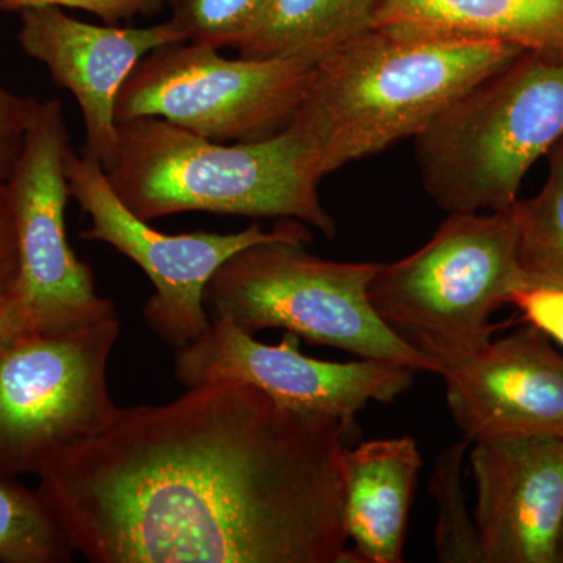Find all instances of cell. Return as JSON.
<instances>
[{"instance_id": "cell-1", "label": "cell", "mask_w": 563, "mask_h": 563, "mask_svg": "<svg viewBox=\"0 0 563 563\" xmlns=\"http://www.w3.org/2000/svg\"><path fill=\"white\" fill-rule=\"evenodd\" d=\"M351 428L213 380L120 407L38 492L92 563H358L344 528Z\"/></svg>"}, {"instance_id": "cell-2", "label": "cell", "mask_w": 563, "mask_h": 563, "mask_svg": "<svg viewBox=\"0 0 563 563\" xmlns=\"http://www.w3.org/2000/svg\"><path fill=\"white\" fill-rule=\"evenodd\" d=\"M521 52L493 41L404 38L372 29L317 62L288 128L324 179L347 163L415 139Z\"/></svg>"}, {"instance_id": "cell-3", "label": "cell", "mask_w": 563, "mask_h": 563, "mask_svg": "<svg viewBox=\"0 0 563 563\" xmlns=\"http://www.w3.org/2000/svg\"><path fill=\"white\" fill-rule=\"evenodd\" d=\"M114 195L141 220L184 211L298 220L332 239L336 222L291 129L246 143L203 139L161 118L118 122V154L106 172Z\"/></svg>"}, {"instance_id": "cell-4", "label": "cell", "mask_w": 563, "mask_h": 563, "mask_svg": "<svg viewBox=\"0 0 563 563\" xmlns=\"http://www.w3.org/2000/svg\"><path fill=\"white\" fill-rule=\"evenodd\" d=\"M563 139V49L525 51L415 136L424 190L446 213L510 209Z\"/></svg>"}, {"instance_id": "cell-5", "label": "cell", "mask_w": 563, "mask_h": 563, "mask_svg": "<svg viewBox=\"0 0 563 563\" xmlns=\"http://www.w3.org/2000/svg\"><path fill=\"white\" fill-rule=\"evenodd\" d=\"M310 240L306 231L252 244L222 263L206 288L213 317L250 335L282 329L314 346L439 373L374 309L368 288L379 263L324 261L303 247Z\"/></svg>"}, {"instance_id": "cell-6", "label": "cell", "mask_w": 563, "mask_h": 563, "mask_svg": "<svg viewBox=\"0 0 563 563\" xmlns=\"http://www.w3.org/2000/svg\"><path fill=\"white\" fill-rule=\"evenodd\" d=\"M517 242L514 206L451 213L421 250L377 265L369 299L393 331L435 362L476 350L490 342L492 314L528 287Z\"/></svg>"}, {"instance_id": "cell-7", "label": "cell", "mask_w": 563, "mask_h": 563, "mask_svg": "<svg viewBox=\"0 0 563 563\" xmlns=\"http://www.w3.org/2000/svg\"><path fill=\"white\" fill-rule=\"evenodd\" d=\"M121 333L118 312L31 331L0 346V481L40 476L101 432L120 406L107 369Z\"/></svg>"}, {"instance_id": "cell-8", "label": "cell", "mask_w": 563, "mask_h": 563, "mask_svg": "<svg viewBox=\"0 0 563 563\" xmlns=\"http://www.w3.org/2000/svg\"><path fill=\"white\" fill-rule=\"evenodd\" d=\"M318 60L221 57L203 44L150 52L117 99V121L161 118L220 143L258 141L284 131L306 96Z\"/></svg>"}, {"instance_id": "cell-9", "label": "cell", "mask_w": 563, "mask_h": 563, "mask_svg": "<svg viewBox=\"0 0 563 563\" xmlns=\"http://www.w3.org/2000/svg\"><path fill=\"white\" fill-rule=\"evenodd\" d=\"M66 177L69 198L76 199L91 220L80 239L109 244L146 273L155 292L144 303V320L152 333L176 351L209 329L206 288L222 263L252 244L307 231L299 222L287 220L272 232L252 224L236 233L166 235L121 202L99 163L69 150Z\"/></svg>"}, {"instance_id": "cell-10", "label": "cell", "mask_w": 563, "mask_h": 563, "mask_svg": "<svg viewBox=\"0 0 563 563\" xmlns=\"http://www.w3.org/2000/svg\"><path fill=\"white\" fill-rule=\"evenodd\" d=\"M69 150L60 101L40 102L5 181L20 255L16 298L35 331H63L117 312L66 235Z\"/></svg>"}, {"instance_id": "cell-11", "label": "cell", "mask_w": 563, "mask_h": 563, "mask_svg": "<svg viewBox=\"0 0 563 563\" xmlns=\"http://www.w3.org/2000/svg\"><path fill=\"white\" fill-rule=\"evenodd\" d=\"M413 374L409 366L373 358L318 361L299 351L296 333L285 332L280 343L266 344L213 314L209 329L174 354V377L185 388L239 380L290 409L350 426L369 402L391 404L409 390Z\"/></svg>"}, {"instance_id": "cell-12", "label": "cell", "mask_w": 563, "mask_h": 563, "mask_svg": "<svg viewBox=\"0 0 563 563\" xmlns=\"http://www.w3.org/2000/svg\"><path fill=\"white\" fill-rule=\"evenodd\" d=\"M437 363L466 442L563 435V355L533 325Z\"/></svg>"}, {"instance_id": "cell-13", "label": "cell", "mask_w": 563, "mask_h": 563, "mask_svg": "<svg viewBox=\"0 0 563 563\" xmlns=\"http://www.w3.org/2000/svg\"><path fill=\"white\" fill-rule=\"evenodd\" d=\"M20 13L22 51L76 98L85 125L81 155L107 172L118 154L114 110L122 85L150 52L185 43V36L169 20L151 27H114L88 24L55 7Z\"/></svg>"}, {"instance_id": "cell-14", "label": "cell", "mask_w": 563, "mask_h": 563, "mask_svg": "<svg viewBox=\"0 0 563 563\" xmlns=\"http://www.w3.org/2000/svg\"><path fill=\"white\" fill-rule=\"evenodd\" d=\"M483 563L563 562V435L474 443Z\"/></svg>"}, {"instance_id": "cell-15", "label": "cell", "mask_w": 563, "mask_h": 563, "mask_svg": "<svg viewBox=\"0 0 563 563\" xmlns=\"http://www.w3.org/2000/svg\"><path fill=\"white\" fill-rule=\"evenodd\" d=\"M422 457L412 437L343 453L344 528L358 563H401Z\"/></svg>"}, {"instance_id": "cell-16", "label": "cell", "mask_w": 563, "mask_h": 563, "mask_svg": "<svg viewBox=\"0 0 563 563\" xmlns=\"http://www.w3.org/2000/svg\"><path fill=\"white\" fill-rule=\"evenodd\" d=\"M373 29L404 38L563 49V0H383Z\"/></svg>"}, {"instance_id": "cell-17", "label": "cell", "mask_w": 563, "mask_h": 563, "mask_svg": "<svg viewBox=\"0 0 563 563\" xmlns=\"http://www.w3.org/2000/svg\"><path fill=\"white\" fill-rule=\"evenodd\" d=\"M383 0H273L258 24L233 49L244 58L320 60L372 31Z\"/></svg>"}, {"instance_id": "cell-18", "label": "cell", "mask_w": 563, "mask_h": 563, "mask_svg": "<svg viewBox=\"0 0 563 563\" xmlns=\"http://www.w3.org/2000/svg\"><path fill=\"white\" fill-rule=\"evenodd\" d=\"M547 157L542 190L514 203L518 263L528 287L563 288V139Z\"/></svg>"}, {"instance_id": "cell-19", "label": "cell", "mask_w": 563, "mask_h": 563, "mask_svg": "<svg viewBox=\"0 0 563 563\" xmlns=\"http://www.w3.org/2000/svg\"><path fill=\"white\" fill-rule=\"evenodd\" d=\"M74 551L38 488L0 481V563H66Z\"/></svg>"}, {"instance_id": "cell-20", "label": "cell", "mask_w": 563, "mask_h": 563, "mask_svg": "<svg viewBox=\"0 0 563 563\" xmlns=\"http://www.w3.org/2000/svg\"><path fill=\"white\" fill-rule=\"evenodd\" d=\"M468 442L448 448L437 457L431 490L439 506L435 550L440 562L483 563L476 521L466 510L463 457Z\"/></svg>"}, {"instance_id": "cell-21", "label": "cell", "mask_w": 563, "mask_h": 563, "mask_svg": "<svg viewBox=\"0 0 563 563\" xmlns=\"http://www.w3.org/2000/svg\"><path fill=\"white\" fill-rule=\"evenodd\" d=\"M273 0H168L174 27L185 41L235 47L258 24Z\"/></svg>"}, {"instance_id": "cell-22", "label": "cell", "mask_w": 563, "mask_h": 563, "mask_svg": "<svg viewBox=\"0 0 563 563\" xmlns=\"http://www.w3.org/2000/svg\"><path fill=\"white\" fill-rule=\"evenodd\" d=\"M2 11H22L55 7L88 11L101 18L106 24L131 21L136 16H154L168 0H0Z\"/></svg>"}, {"instance_id": "cell-23", "label": "cell", "mask_w": 563, "mask_h": 563, "mask_svg": "<svg viewBox=\"0 0 563 563\" xmlns=\"http://www.w3.org/2000/svg\"><path fill=\"white\" fill-rule=\"evenodd\" d=\"M40 101L0 88V181H7L20 157L25 133Z\"/></svg>"}, {"instance_id": "cell-24", "label": "cell", "mask_w": 563, "mask_h": 563, "mask_svg": "<svg viewBox=\"0 0 563 563\" xmlns=\"http://www.w3.org/2000/svg\"><path fill=\"white\" fill-rule=\"evenodd\" d=\"M510 303L523 313L528 324L563 346V288H521Z\"/></svg>"}, {"instance_id": "cell-25", "label": "cell", "mask_w": 563, "mask_h": 563, "mask_svg": "<svg viewBox=\"0 0 563 563\" xmlns=\"http://www.w3.org/2000/svg\"><path fill=\"white\" fill-rule=\"evenodd\" d=\"M20 277L16 231L5 181H0V303L16 298Z\"/></svg>"}, {"instance_id": "cell-26", "label": "cell", "mask_w": 563, "mask_h": 563, "mask_svg": "<svg viewBox=\"0 0 563 563\" xmlns=\"http://www.w3.org/2000/svg\"><path fill=\"white\" fill-rule=\"evenodd\" d=\"M31 329H33L31 318L20 299L14 298L9 302L0 303V346Z\"/></svg>"}, {"instance_id": "cell-27", "label": "cell", "mask_w": 563, "mask_h": 563, "mask_svg": "<svg viewBox=\"0 0 563 563\" xmlns=\"http://www.w3.org/2000/svg\"><path fill=\"white\" fill-rule=\"evenodd\" d=\"M0 11H2V2H0Z\"/></svg>"}]
</instances>
